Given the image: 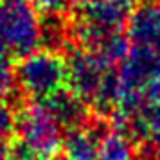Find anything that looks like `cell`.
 I'll use <instances>...</instances> for the list:
<instances>
[{"label":"cell","mask_w":160,"mask_h":160,"mask_svg":"<svg viewBox=\"0 0 160 160\" xmlns=\"http://www.w3.org/2000/svg\"><path fill=\"white\" fill-rule=\"evenodd\" d=\"M63 160H65V158H63Z\"/></svg>","instance_id":"obj_18"},{"label":"cell","mask_w":160,"mask_h":160,"mask_svg":"<svg viewBox=\"0 0 160 160\" xmlns=\"http://www.w3.org/2000/svg\"><path fill=\"white\" fill-rule=\"evenodd\" d=\"M15 78L22 94L31 97V101H42L68 87L67 58L56 49L38 47L18 58Z\"/></svg>","instance_id":"obj_1"},{"label":"cell","mask_w":160,"mask_h":160,"mask_svg":"<svg viewBox=\"0 0 160 160\" xmlns=\"http://www.w3.org/2000/svg\"><path fill=\"white\" fill-rule=\"evenodd\" d=\"M15 137L36 155L56 157L63 148L65 130L40 101H29L16 110Z\"/></svg>","instance_id":"obj_3"},{"label":"cell","mask_w":160,"mask_h":160,"mask_svg":"<svg viewBox=\"0 0 160 160\" xmlns=\"http://www.w3.org/2000/svg\"><path fill=\"white\" fill-rule=\"evenodd\" d=\"M133 160H155V158H153V153H144V151H140Z\"/></svg>","instance_id":"obj_16"},{"label":"cell","mask_w":160,"mask_h":160,"mask_svg":"<svg viewBox=\"0 0 160 160\" xmlns=\"http://www.w3.org/2000/svg\"><path fill=\"white\" fill-rule=\"evenodd\" d=\"M160 74V52L131 45L128 56L119 63L117 76L121 90L146 92V87Z\"/></svg>","instance_id":"obj_6"},{"label":"cell","mask_w":160,"mask_h":160,"mask_svg":"<svg viewBox=\"0 0 160 160\" xmlns=\"http://www.w3.org/2000/svg\"><path fill=\"white\" fill-rule=\"evenodd\" d=\"M153 158H155V160H160V144L155 146V149H153Z\"/></svg>","instance_id":"obj_17"},{"label":"cell","mask_w":160,"mask_h":160,"mask_svg":"<svg viewBox=\"0 0 160 160\" xmlns=\"http://www.w3.org/2000/svg\"><path fill=\"white\" fill-rule=\"evenodd\" d=\"M42 104L51 112V115L61 124L65 131L81 128L92 121V108L85 99H81L70 88H61L59 92L42 99Z\"/></svg>","instance_id":"obj_8"},{"label":"cell","mask_w":160,"mask_h":160,"mask_svg":"<svg viewBox=\"0 0 160 160\" xmlns=\"http://www.w3.org/2000/svg\"><path fill=\"white\" fill-rule=\"evenodd\" d=\"M140 151V146L128 133L110 126L99 140L97 160H133Z\"/></svg>","instance_id":"obj_10"},{"label":"cell","mask_w":160,"mask_h":160,"mask_svg":"<svg viewBox=\"0 0 160 160\" xmlns=\"http://www.w3.org/2000/svg\"><path fill=\"white\" fill-rule=\"evenodd\" d=\"M65 58L68 70V88L74 90L81 99H85L92 108L104 85L115 74L117 67L108 63L95 51L81 45L70 47Z\"/></svg>","instance_id":"obj_4"},{"label":"cell","mask_w":160,"mask_h":160,"mask_svg":"<svg viewBox=\"0 0 160 160\" xmlns=\"http://www.w3.org/2000/svg\"><path fill=\"white\" fill-rule=\"evenodd\" d=\"M42 45V16L29 0H0V54L22 58Z\"/></svg>","instance_id":"obj_2"},{"label":"cell","mask_w":160,"mask_h":160,"mask_svg":"<svg viewBox=\"0 0 160 160\" xmlns=\"http://www.w3.org/2000/svg\"><path fill=\"white\" fill-rule=\"evenodd\" d=\"M16 110L11 104L0 102V142H9L15 137Z\"/></svg>","instance_id":"obj_12"},{"label":"cell","mask_w":160,"mask_h":160,"mask_svg":"<svg viewBox=\"0 0 160 160\" xmlns=\"http://www.w3.org/2000/svg\"><path fill=\"white\" fill-rule=\"evenodd\" d=\"M110 128V122H102V117L90 121L81 128L65 131L61 153L65 160H97V149L102 133Z\"/></svg>","instance_id":"obj_9"},{"label":"cell","mask_w":160,"mask_h":160,"mask_svg":"<svg viewBox=\"0 0 160 160\" xmlns=\"http://www.w3.org/2000/svg\"><path fill=\"white\" fill-rule=\"evenodd\" d=\"M146 121V126H148V131H149V138L155 144H160V108H153V106H146V110L142 112Z\"/></svg>","instance_id":"obj_14"},{"label":"cell","mask_w":160,"mask_h":160,"mask_svg":"<svg viewBox=\"0 0 160 160\" xmlns=\"http://www.w3.org/2000/svg\"><path fill=\"white\" fill-rule=\"evenodd\" d=\"M126 36L135 47L160 52V0H140L126 22Z\"/></svg>","instance_id":"obj_7"},{"label":"cell","mask_w":160,"mask_h":160,"mask_svg":"<svg viewBox=\"0 0 160 160\" xmlns=\"http://www.w3.org/2000/svg\"><path fill=\"white\" fill-rule=\"evenodd\" d=\"M15 88H16V78H15L13 61H11V58L0 54V102L8 101V97L13 94Z\"/></svg>","instance_id":"obj_11"},{"label":"cell","mask_w":160,"mask_h":160,"mask_svg":"<svg viewBox=\"0 0 160 160\" xmlns=\"http://www.w3.org/2000/svg\"><path fill=\"white\" fill-rule=\"evenodd\" d=\"M146 99L153 108H160V74L146 87Z\"/></svg>","instance_id":"obj_15"},{"label":"cell","mask_w":160,"mask_h":160,"mask_svg":"<svg viewBox=\"0 0 160 160\" xmlns=\"http://www.w3.org/2000/svg\"><path fill=\"white\" fill-rule=\"evenodd\" d=\"M40 15H63L74 0H29Z\"/></svg>","instance_id":"obj_13"},{"label":"cell","mask_w":160,"mask_h":160,"mask_svg":"<svg viewBox=\"0 0 160 160\" xmlns=\"http://www.w3.org/2000/svg\"><path fill=\"white\" fill-rule=\"evenodd\" d=\"M140 0H78V27L90 31H122Z\"/></svg>","instance_id":"obj_5"}]
</instances>
